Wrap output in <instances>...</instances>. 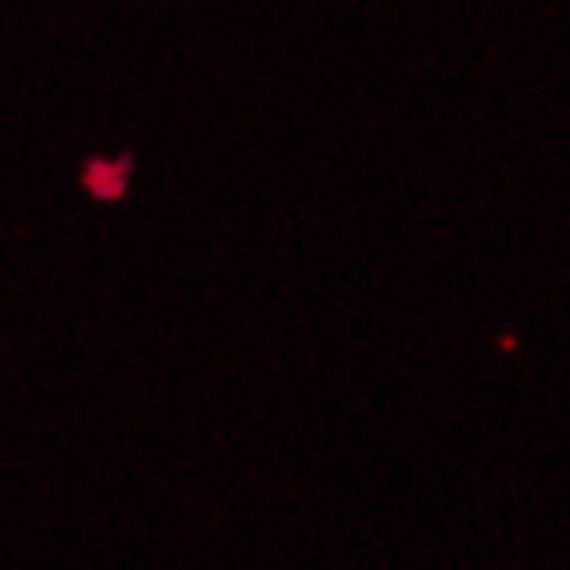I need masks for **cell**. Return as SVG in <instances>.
<instances>
[{
	"label": "cell",
	"mask_w": 570,
	"mask_h": 570,
	"mask_svg": "<svg viewBox=\"0 0 570 570\" xmlns=\"http://www.w3.org/2000/svg\"><path fill=\"white\" fill-rule=\"evenodd\" d=\"M125 177H128V163H90L87 170V187L100 197H118L125 190Z\"/></svg>",
	"instance_id": "cell-1"
}]
</instances>
